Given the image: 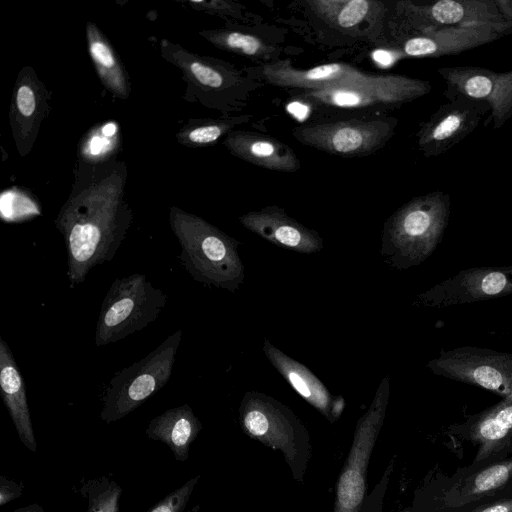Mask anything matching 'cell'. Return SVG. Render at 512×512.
<instances>
[{
	"label": "cell",
	"instance_id": "obj_1",
	"mask_svg": "<svg viewBox=\"0 0 512 512\" xmlns=\"http://www.w3.org/2000/svg\"><path fill=\"white\" fill-rule=\"evenodd\" d=\"M127 180L123 160L78 159L70 193L54 220L67 248L70 288L82 284L95 266L111 261L126 238L134 217L126 199Z\"/></svg>",
	"mask_w": 512,
	"mask_h": 512
},
{
	"label": "cell",
	"instance_id": "obj_2",
	"mask_svg": "<svg viewBox=\"0 0 512 512\" xmlns=\"http://www.w3.org/2000/svg\"><path fill=\"white\" fill-rule=\"evenodd\" d=\"M169 224L181 246L179 259L195 281L229 291L238 288L244 273L233 238L177 206L169 209Z\"/></svg>",
	"mask_w": 512,
	"mask_h": 512
},
{
	"label": "cell",
	"instance_id": "obj_3",
	"mask_svg": "<svg viewBox=\"0 0 512 512\" xmlns=\"http://www.w3.org/2000/svg\"><path fill=\"white\" fill-rule=\"evenodd\" d=\"M243 432L266 447L280 451L295 481L302 483L311 458L309 433L287 406L259 393H247L240 405Z\"/></svg>",
	"mask_w": 512,
	"mask_h": 512
},
{
	"label": "cell",
	"instance_id": "obj_4",
	"mask_svg": "<svg viewBox=\"0 0 512 512\" xmlns=\"http://www.w3.org/2000/svg\"><path fill=\"white\" fill-rule=\"evenodd\" d=\"M167 303V295L146 275L133 273L116 278L100 307L95 345L102 347L141 331L155 321Z\"/></svg>",
	"mask_w": 512,
	"mask_h": 512
},
{
	"label": "cell",
	"instance_id": "obj_5",
	"mask_svg": "<svg viewBox=\"0 0 512 512\" xmlns=\"http://www.w3.org/2000/svg\"><path fill=\"white\" fill-rule=\"evenodd\" d=\"M181 339L182 331H175L144 358L112 377L100 413L104 422L124 418L168 383Z\"/></svg>",
	"mask_w": 512,
	"mask_h": 512
},
{
	"label": "cell",
	"instance_id": "obj_6",
	"mask_svg": "<svg viewBox=\"0 0 512 512\" xmlns=\"http://www.w3.org/2000/svg\"><path fill=\"white\" fill-rule=\"evenodd\" d=\"M387 404L384 384L367 412L359 419L353 441L340 471L333 512H360L365 494L369 461L383 425Z\"/></svg>",
	"mask_w": 512,
	"mask_h": 512
},
{
	"label": "cell",
	"instance_id": "obj_7",
	"mask_svg": "<svg viewBox=\"0 0 512 512\" xmlns=\"http://www.w3.org/2000/svg\"><path fill=\"white\" fill-rule=\"evenodd\" d=\"M161 57L180 71L185 91L183 99L206 107L221 108L225 97L238 84L236 72L225 63L189 51L178 43L162 39Z\"/></svg>",
	"mask_w": 512,
	"mask_h": 512
},
{
	"label": "cell",
	"instance_id": "obj_8",
	"mask_svg": "<svg viewBox=\"0 0 512 512\" xmlns=\"http://www.w3.org/2000/svg\"><path fill=\"white\" fill-rule=\"evenodd\" d=\"M428 81L402 75H381L362 82L307 91L303 96L323 106L357 109L376 105H400L428 94Z\"/></svg>",
	"mask_w": 512,
	"mask_h": 512
},
{
	"label": "cell",
	"instance_id": "obj_9",
	"mask_svg": "<svg viewBox=\"0 0 512 512\" xmlns=\"http://www.w3.org/2000/svg\"><path fill=\"white\" fill-rule=\"evenodd\" d=\"M395 119L348 120L298 126L301 143L340 156H363L380 148L393 134Z\"/></svg>",
	"mask_w": 512,
	"mask_h": 512
},
{
	"label": "cell",
	"instance_id": "obj_10",
	"mask_svg": "<svg viewBox=\"0 0 512 512\" xmlns=\"http://www.w3.org/2000/svg\"><path fill=\"white\" fill-rule=\"evenodd\" d=\"M446 87L444 96L454 95L482 100L489 104L491 111L484 126L492 124L501 128L512 117V70L495 72L475 66L443 67L438 69Z\"/></svg>",
	"mask_w": 512,
	"mask_h": 512
},
{
	"label": "cell",
	"instance_id": "obj_11",
	"mask_svg": "<svg viewBox=\"0 0 512 512\" xmlns=\"http://www.w3.org/2000/svg\"><path fill=\"white\" fill-rule=\"evenodd\" d=\"M441 105L417 133L419 149L426 157L448 152L472 133L490 114L489 104L463 95H454Z\"/></svg>",
	"mask_w": 512,
	"mask_h": 512
},
{
	"label": "cell",
	"instance_id": "obj_12",
	"mask_svg": "<svg viewBox=\"0 0 512 512\" xmlns=\"http://www.w3.org/2000/svg\"><path fill=\"white\" fill-rule=\"evenodd\" d=\"M441 496L444 512H468L477 506L512 497V456L468 468L449 480Z\"/></svg>",
	"mask_w": 512,
	"mask_h": 512
},
{
	"label": "cell",
	"instance_id": "obj_13",
	"mask_svg": "<svg viewBox=\"0 0 512 512\" xmlns=\"http://www.w3.org/2000/svg\"><path fill=\"white\" fill-rule=\"evenodd\" d=\"M411 34L474 25H507L495 0H439L428 5L401 2ZM512 28V27H511Z\"/></svg>",
	"mask_w": 512,
	"mask_h": 512
},
{
	"label": "cell",
	"instance_id": "obj_14",
	"mask_svg": "<svg viewBox=\"0 0 512 512\" xmlns=\"http://www.w3.org/2000/svg\"><path fill=\"white\" fill-rule=\"evenodd\" d=\"M50 109V90L31 66L23 67L17 75L9 108L12 135L22 157L31 151Z\"/></svg>",
	"mask_w": 512,
	"mask_h": 512
},
{
	"label": "cell",
	"instance_id": "obj_15",
	"mask_svg": "<svg viewBox=\"0 0 512 512\" xmlns=\"http://www.w3.org/2000/svg\"><path fill=\"white\" fill-rule=\"evenodd\" d=\"M512 34L507 25H474L427 30L410 34L402 44V52L410 57H441L464 51Z\"/></svg>",
	"mask_w": 512,
	"mask_h": 512
},
{
	"label": "cell",
	"instance_id": "obj_16",
	"mask_svg": "<svg viewBox=\"0 0 512 512\" xmlns=\"http://www.w3.org/2000/svg\"><path fill=\"white\" fill-rule=\"evenodd\" d=\"M263 75L269 83L275 86L307 91L355 84L370 77V75L345 63H328L309 69H296L288 61L265 65Z\"/></svg>",
	"mask_w": 512,
	"mask_h": 512
},
{
	"label": "cell",
	"instance_id": "obj_17",
	"mask_svg": "<svg viewBox=\"0 0 512 512\" xmlns=\"http://www.w3.org/2000/svg\"><path fill=\"white\" fill-rule=\"evenodd\" d=\"M241 223L270 242L302 253L322 248L318 234L288 217L277 207H267L240 217Z\"/></svg>",
	"mask_w": 512,
	"mask_h": 512
},
{
	"label": "cell",
	"instance_id": "obj_18",
	"mask_svg": "<svg viewBox=\"0 0 512 512\" xmlns=\"http://www.w3.org/2000/svg\"><path fill=\"white\" fill-rule=\"evenodd\" d=\"M449 196L440 191L417 197L402 207L388 228L389 244L399 245L411 239L425 238L442 224Z\"/></svg>",
	"mask_w": 512,
	"mask_h": 512
},
{
	"label": "cell",
	"instance_id": "obj_19",
	"mask_svg": "<svg viewBox=\"0 0 512 512\" xmlns=\"http://www.w3.org/2000/svg\"><path fill=\"white\" fill-rule=\"evenodd\" d=\"M264 351L293 389L321 412L329 422L333 423L340 417L344 407L342 397L334 399L312 372L301 363L283 354L268 341H265Z\"/></svg>",
	"mask_w": 512,
	"mask_h": 512
},
{
	"label": "cell",
	"instance_id": "obj_20",
	"mask_svg": "<svg viewBox=\"0 0 512 512\" xmlns=\"http://www.w3.org/2000/svg\"><path fill=\"white\" fill-rule=\"evenodd\" d=\"M0 389L2 400L21 442L30 451L36 452L37 443L27 403L25 381L10 347L2 337H0Z\"/></svg>",
	"mask_w": 512,
	"mask_h": 512
},
{
	"label": "cell",
	"instance_id": "obj_21",
	"mask_svg": "<svg viewBox=\"0 0 512 512\" xmlns=\"http://www.w3.org/2000/svg\"><path fill=\"white\" fill-rule=\"evenodd\" d=\"M223 143L234 156L266 169L294 172L300 168L294 151L285 143L270 136L247 131H231Z\"/></svg>",
	"mask_w": 512,
	"mask_h": 512
},
{
	"label": "cell",
	"instance_id": "obj_22",
	"mask_svg": "<svg viewBox=\"0 0 512 512\" xmlns=\"http://www.w3.org/2000/svg\"><path fill=\"white\" fill-rule=\"evenodd\" d=\"M201 429L202 424L192 408L183 404L153 418L145 433L150 439L164 443L176 460L184 462Z\"/></svg>",
	"mask_w": 512,
	"mask_h": 512
},
{
	"label": "cell",
	"instance_id": "obj_23",
	"mask_svg": "<svg viewBox=\"0 0 512 512\" xmlns=\"http://www.w3.org/2000/svg\"><path fill=\"white\" fill-rule=\"evenodd\" d=\"M88 52L102 85L115 97L128 99L130 77L106 35L93 22L86 23Z\"/></svg>",
	"mask_w": 512,
	"mask_h": 512
},
{
	"label": "cell",
	"instance_id": "obj_24",
	"mask_svg": "<svg viewBox=\"0 0 512 512\" xmlns=\"http://www.w3.org/2000/svg\"><path fill=\"white\" fill-rule=\"evenodd\" d=\"M472 440L477 453L470 468L508 458L512 453V405L481 420L472 432Z\"/></svg>",
	"mask_w": 512,
	"mask_h": 512
},
{
	"label": "cell",
	"instance_id": "obj_25",
	"mask_svg": "<svg viewBox=\"0 0 512 512\" xmlns=\"http://www.w3.org/2000/svg\"><path fill=\"white\" fill-rule=\"evenodd\" d=\"M308 4L325 21L349 29L367 18L374 3L367 0H316Z\"/></svg>",
	"mask_w": 512,
	"mask_h": 512
},
{
	"label": "cell",
	"instance_id": "obj_26",
	"mask_svg": "<svg viewBox=\"0 0 512 512\" xmlns=\"http://www.w3.org/2000/svg\"><path fill=\"white\" fill-rule=\"evenodd\" d=\"M119 127L114 122H107L93 128L79 142L78 159L90 163L111 160L114 151L120 145Z\"/></svg>",
	"mask_w": 512,
	"mask_h": 512
},
{
	"label": "cell",
	"instance_id": "obj_27",
	"mask_svg": "<svg viewBox=\"0 0 512 512\" xmlns=\"http://www.w3.org/2000/svg\"><path fill=\"white\" fill-rule=\"evenodd\" d=\"M231 120L189 119L175 134L176 140L186 147H204L216 143L231 132Z\"/></svg>",
	"mask_w": 512,
	"mask_h": 512
},
{
	"label": "cell",
	"instance_id": "obj_28",
	"mask_svg": "<svg viewBox=\"0 0 512 512\" xmlns=\"http://www.w3.org/2000/svg\"><path fill=\"white\" fill-rule=\"evenodd\" d=\"M80 494L87 499L86 512H119L121 486L105 476L90 479L82 484Z\"/></svg>",
	"mask_w": 512,
	"mask_h": 512
},
{
	"label": "cell",
	"instance_id": "obj_29",
	"mask_svg": "<svg viewBox=\"0 0 512 512\" xmlns=\"http://www.w3.org/2000/svg\"><path fill=\"white\" fill-rule=\"evenodd\" d=\"M199 35L219 49L246 56H260L267 51L266 45L255 35L230 30H202Z\"/></svg>",
	"mask_w": 512,
	"mask_h": 512
},
{
	"label": "cell",
	"instance_id": "obj_30",
	"mask_svg": "<svg viewBox=\"0 0 512 512\" xmlns=\"http://www.w3.org/2000/svg\"><path fill=\"white\" fill-rule=\"evenodd\" d=\"M200 476L186 481L181 487L175 489L157 502L148 512H192L186 510L194 488Z\"/></svg>",
	"mask_w": 512,
	"mask_h": 512
},
{
	"label": "cell",
	"instance_id": "obj_31",
	"mask_svg": "<svg viewBox=\"0 0 512 512\" xmlns=\"http://www.w3.org/2000/svg\"><path fill=\"white\" fill-rule=\"evenodd\" d=\"M24 491V485L0 476V506L19 498Z\"/></svg>",
	"mask_w": 512,
	"mask_h": 512
},
{
	"label": "cell",
	"instance_id": "obj_32",
	"mask_svg": "<svg viewBox=\"0 0 512 512\" xmlns=\"http://www.w3.org/2000/svg\"><path fill=\"white\" fill-rule=\"evenodd\" d=\"M474 379L489 389H498L501 386V376L491 367L483 366L474 371Z\"/></svg>",
	"mask_w": 512,
	"mask_h": 512
},
{
	"label": "cell",
	"instance_id": "obj_33",
	"mask_svg": "<svg viewBox=\"0 0 512 512\" xmlns=\"http://www.w3.org/2000/svg\"><path fill=\"white\" fill-rule=\"evenodd\" d=\"M506 284V279L502 273L492 272L487 274L482 280V290L486 294L499 293Z\"/></svg>",
	"mask_w": 512,
	"mask_h": 512
},
{
	"label": "cell",
	"instance_id": "obj_34",
	"mask_svg": "<svg viewBox=\"0 0 512 512\" xmlns=\"http://www.w3.org/2000/svg\"><path fill=\"white\" fill-rule=\"evenodd\" d=\"M468 512H512V497L477 506Z\"/></svg>",
	"mask_w": 512,
	"mask_h": 512
},
{
	"label": "cell",
	"instance_id": "obj_35",
	"mask_svg": "<svg viewBox=\"0 0 512 512\" xmlns=\"http://www.w3.org/2000/svg\"><path fill=\"white\" fill-rule=\"evenodd\" d=\"M505 21L512 27V0H495Z\"/></svg>",
	"mask_w": 512,
	"mask_h": 512
},
{
	"label": "cell",
	"instance_id": "obj_36",
	"mask_svg": "<svg viewBox=\"0 0 512 512\" xmlns=\"http://www.w3.org/2000/svg\"><path fill=\"white\" fill-rule=\"evenodd\" d=\"M12 512H45L43 507L37 503L29 504Z\"/></svg>",
	"mask_w": 512,
	"mask_h": 512
}]
</instances>
